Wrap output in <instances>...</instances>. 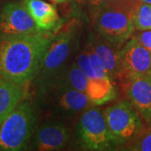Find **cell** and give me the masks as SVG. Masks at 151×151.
I'll use <instances>...</instances> for the list:
<instances>
[{"label":"cell","instance_id":"cell-1","mask_svg":"<svg viewBox=\"0 0 151 151\" xmlns=\"http://www.w3.org/2000/svg\"><path fill=\"white\" fill-rule=\"evenodd\" d=\"M55 35L46 31L0 39V77L24 85L35 78Z\"/></svg>","mask_w":151,"mask_h":151},{"label":"cell","instance_id":"cell-2","mask_svg":"<svg viewBox=\"0 0 151 151\" xmlns=\"http://www.w3.org/2000/svg\"><path fill=\"white\" fill-rule=\"evenodd\" d=\"M76 28L70 24L55 35L54 40L45 54L35 81L40 95L53 86L62 70L67 65L68 58L75 46Z\"/></svg>","mask_w":151,"mask_h":151},{"label":"cell","instance_id":"cell-3","mask_svg":"<svg viewBox=\"0 0 151 151\" xmlns=\"http://www.w3.org/2000/svg\"><path fill=\"white\" fill-rule=\"evenodd\" d=\"M37 115L31 103H19L0 124V150H25L35 133Z\"/></svg>","mask_w":151,"mask_h":151},{"label":"cell","instance_id":"cell-4","mask_svg":"<svg viewBox=\"0 0 151 151\" xmlns=\"http://www.w3.org/2000/svg\"><path fill=\"white\" fill-rule=\"evenodd\" d=\"M93 25L98 35L119 49L134 30L133 15L122 9L103 8L94 11Z\"/></svg>","mask_w":151,"mask_h":151},{"label":"cell","instance_id":"cell-5","mask_svg":"<svg viewBox=\"0 0 151 151\" xmlns=\"http://www.w3.org/2000/svg\"><path fill=\"white\" fill-rule=\"evenodd\" d=\"M77 135L81 145L89 150H108L118 146L99 108H87L82 113L77 124Z\"/></svg>","mask_w":151,"mask_h":151},{"label":"cell","instance_id":"cell-6","mask_svg":"<svg viewBox=\"0 0 151 151\" xmlns=\"http://www.w3.org/2000/svg\"><path fill=\"white\" fill-rule=\"evenodd\" d=\"M108 129L117 145L124 146L144 127L139 112L128 101L112 104L103 110Z\"/></svg>","mask_w":151,"mask_h":151},{"label":"cell","instance_id":"cell-7","mask_svg":"<svg viewBox=\"0 0 151 151\" xmlns=\"http://www.w3.org/2000/svg\"><path fill=\"white\" fill-rule=\"evenodd\" d=\"M36 23L23 3H8L0 11L1 37L40 32Z\"/></svg>","mask_w":151,"mask_h":151},{"label":"cell","instance_id":"cell-8","mask_svg":"<svg viewBox=\"0 0 151 151\" xmlns=\"http://www.w3.org/2000/svg\"><path fill=\"white\" fill-rule=\"evenodd\" d=\"M124 94L151 127V82L148 76H125L121 78Z\"/></svg>","mask_w":151,"mask_h":151},{"label":"cell","instance_id":"cell-9","mask_svg":"<svg viewBox=\"0 0 151 151\" xmlns=\"http://www.w3.org/2000/svg\"><path fill=\"white\" fill-rule=\"evenodd\" d=\"M120 78L125 76H145L151 70V51L133 37L119 50Z\"/></svg>","mask_w":151,"mask_h":151},{"label":"cell","instance_id":"cell-10","mask_svg":"<svg viewBox=\"0 0 151 151\" xmlns=\"http://www.w3.org/2000/svg\"><path fill=\"white\" fill-rule=\"evenodd\" d=\"M47 94H51L55 110L66 116H74L81 113L92 103L86 92L59 81H55L43 95Z\"/></svg>","mask_w":151,"mask_h":151},{"label":"cell","instance_id":"cell-11","mask_svg":"<svg viewBox=\"0 0 151 151\" xmlns=\"http://www.w3.org/2000/svg\"><path fill=\"white\" fill-rule=\"evenodd\" d=\"M70 136V130L63 123L47 121L35 131L33 147L41 151L60 150L68 144Z\"/></svg>","mask_w":151,"mask_h":151},{"label":"cell","instance_id":"cell-12","mask_svg":"<svg viewBox=\"0 0 151 151\" xmlns=\"http://www.w3.org/2000/svg\"><path fill=\"white\" fill-rule=\"evenodd\" d=\"M89 42L101 60L108 78L113 81L114 79L120 77L121 66L119 61V50H118L119 49L115 48L98 35H91Z\"/></svg>","mask_w":151,"mask_h":151},{"label":"cell","instance_id":"cell-13","mask_svg":"<svg viewBox=\"0 0 151 151\" xmlns=\"http://www.w3.org/2000/svg\"><path fill=\"white\" fill-rule=\"evenodd\" d=\"M22 3L40 31H50L59 25L60 19L53 4L44 0H23Z\"/></svg>","mask_w":151,"mask_h":151},{"label":"cell","instance_id":"cell-14","mask_svg":"<svg viewBox=\"0 0 151 151\" xmlns=\"http://www.w3.org/2000/svg\"><path fill=\"white\" fill-rule=\"evenodd\" d=\"M24 94L23 85L0 77V124L20 103Z\"/></svg>","mask_w":151,"mask_h":151},{"label":"cell","instance_id":"cell-15","mask_svg":"<svg viewBox=\"0 0 151 151\" xmlns=\"http://www.w3.org/2000/svg\"><path fill=\"white\" fill-rule=\"evenodd\" d=\"M86 93L95 105H102L116 97L115 89L109 78L89 79Z\"/></svg>","mask_w":151,"mask_h":151},{"label":"cell","instance_id":"cell-16","mask_svg":"<svg viewBox=\"0 0 151 151\" xmlns=\"http://www.w3.org/2000/svg\"><path fill=\"white\" fill-rule=\"evenodd\" d=\"M55 81H59L79 91L86 92L89 78L78 66L76 62H72L65 66Z\"/></svg>","mask_w":151,"mask_h":151},{"label":"cell","instance_id":"cell-17","mask_svg":"<svg viewBox=\"0 0 151 151\" xmlns=\"http://www.w3.org/2000/svg\"><path fill=\"white\" fill-rule=\"evenodd\" d=\"M126 150L135 151H151V127L146 125L135 137L124 146Z\"/></svg>","mask_w":151,"mask_h":151},{"label":"cell","instance_id":"cell-18","mask_svg":"<svg viewBox=\"0 0 151 151\" xmlns=\"http://www.w3.org/2000/svg\"><path fill=\"white\" fill-rule=\"evenodd\" d=\"M134 28L138 30H151V4L142 3L133 17Z\"/></svg>","mask_w":151,"mask_h":151},{"label":"cell","instance_id":"cell-19","mask_svg":"<svg viewBox=\"0 0 151 151\" xmlns=\"http://www.w3.org/2000/svg\"><path fill=\"white\" fill-rule=\"evenodd\" d=\"M84 49H85L86 54L89 57L90 63H91L92 69L96 74V77L97 78H108V76H107L105 70L103 68V63H102L101 60L99 58V56L97 55V53L95 52V50H93L92 45L90 44L89 41L87 42Z\"/></svg>","mask_w":151,"mask_h":151},{"label":"cell","instance_id":"cell-20","mask_svg":"<svg viewBox=\"0 0 151 151\" xmlns=\"http://www.w3.org/2000/svg\"><path fill=\"white\" fill-rule=\"evenodd\" d=\"M76 60V62L77 63L78 66L85 72V74L88 76L89 79L97 78L96 77V74H95L94 70L92 69V65H91L90 60H89V57H88V55L86 54L85 49L81 50V51L78 53Z\"/></svg>","mask_w":151,"mask_h":151},{"label":"cell","instance_id":"cell-21","mask_svg":"<svg viewBox=\"0 0 151 151\" xmlns=\"http://www.w3.org/2000/svg\"><path fill=\"white\" fill-rule=\"evenodd\" d=\"M135 37L145 47L151 51V30H145Z\"/></svg>","mask_w":151,"mask_h":151},{"label":"cell","instance_id":"cell-22","mask_svg":"<svg viewBox=\"0 0 151 151\" xmlns=\"http://www.w3.org/2000/svg\"><path fill=\"white\" fill-rule=\"evenodd\" d=\"M114 1L115 0H87V2L90 4V5L93 8L94 11L100 9L103 7L110 4Z\"/></svg>","mask_w":151,"mask_h":151},{"label":"cell","instance_id":"cell-23","mask_svg":"<svg viewBox=\"0 0 151 151\" xmlns=\"http://www.w3.org/2000/svg\"><path fill=\"white\" fill-rule=\"evenodd\" d=\"M53 4H63L66 2L67 0H50Z\"/></svg>","mask_w":151,"mask_h":151},{"label":"cell","instance_id":"cell-24","mask_svg":"<svg viewBox=\"0 0 151 151\" xmlns=\"http://www.w3.org/2000/svg\"><path fill=\"white\" fill-rule=\"evenodd\" d=\"M141 3H144V4H151V0H140Z\"/></svg>","mask_w":151,"mask_h":151},{"label":"cell","instance_id":"cell-25","mask_svg":"<svg viewBox=\"0 0 151 151\" xmlns=\"http://www.w3.org/2000/svg\"><path fill=\"white\" fill-rule=\"evenodd\" d=\"M76 2H77V3H84V2H86V1H87V0H75Z\"/></svg>","mask_w":151,"mask_h":151},{"label":"cell","instance_id":"cell-26","mask_svg":"<svg viewBox=\"0 0 151 151\" xmlns=\"http://www.w3.org/2000/svg\"><path fill=\"white\" fill-rule=\"evenodd\" d=\"M148 77H149V79H150V82H151V70H150V72H149V73H148Z\"/></svg>","mask_w":151,"mask_h":151}]
</instances>
